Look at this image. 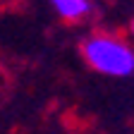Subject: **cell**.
I'll return each instance as SVG.
<instances>
[{"label":"cell","mask_w":134,"mask_h":134,"mask_svg":"<svg viewBox=\"0 0 134 134\" xmlns=\"http://www.w3.org/2000/svg\"><path fill=\"white\" fill-rule=\"evenodd\" d=\"M79 53L93 72L125 79L134 74V43L110 31H91L79 43Z\"/></svg>","instance_id":"cell-1"},{"label":"cell","mask_w":134,"mask_h":134,"mask_svg":"<svg viewBox=\"0 0 134 134\" xmlns=\"http://www.w3.org/2000/svg\"><path fill=\"white\" fill-rule=\"evenodd\" d=\"M48 3L62 22L70 24L84 22L93 12V0H48Z\"/></svg>","instance_id":"cell-2"},{"label":"cell","mask_w":134,"mask_h":134,"mask_svg":"<svg viewBox=\"0 0 134 134\" xmlns=\"http://www.w3.org/2000/svg\"><path fill=\"white\" fill-rule=\"evenodd\" d=\"M129 34H132V38H134V19L129 22Z\"/></svg>","instance_id":"cell-3"}]
</instances>
